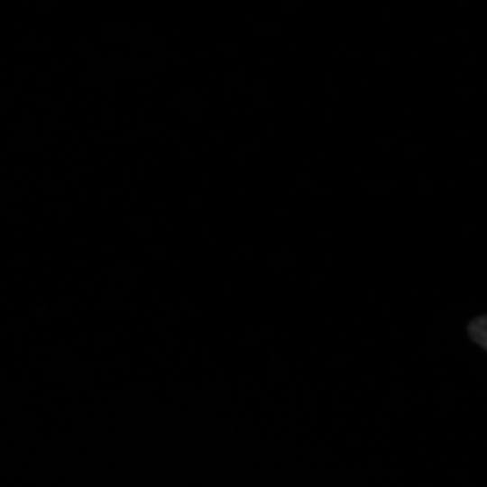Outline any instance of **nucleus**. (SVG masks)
I'll return each mask as SVG.
<instances>
[{
	"instance_id": "1",
	"label": "nucleus",
	"mask_w": 487,
	"mask_h": 487,
	"mask_svg": "<svg viewBox=\"0 0 487 487\" xmlns=\"http://www.w3.org/2000/svg\"><path fill=\"white\" fill-rule=\"evenodd\" d=\"M471 338L487 351V315L473 318L468 325Z\"/></svg>"
}]
</instances>
